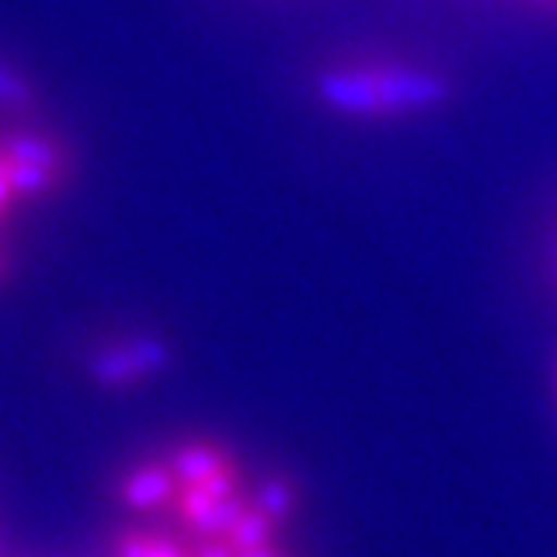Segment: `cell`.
Returning <instances> with one entry per match:
<instances>
[{"label":"cell","mask_w":557,"mask_h":557,"mask_svg":"<svg viewBox=\"0 0 557 557\" xmlns=\"http://www.w3.org/2000/svg\"><path fill=\"white\" fill-rule=\"evenodd\" d=\"M111 557H289L302 487L246 444L178 430L111 470Z\"/></svg>","instance_id":"6da1fadb"},{"label":"cell","mask_w":557,"mask_h":557,"mask_svg":"<svg viewBox=\"0 0 557 557\" xmlns=\"http://www.w3.org/2000/svg\"><path fill=\"white\" fill-rule=\"evenodd\" d=\"M77 175L82 151L71 128L21 67L0 61V289Z\"/></svg>","instance_id":"7a4b0ae2"},{"label":"cell","mask_w":557,"mask_h":557,"mask_svg":"<svg viewBox=\"0 0 557 557\" xmlns=\"http://www.w3.org/2000/svg\"><path fill=\"white\" fill-rule=\"evenodd\" d=\"M309 95L326 114L356 125H389L433 117L457 82L441 64L393 51H349L315 64Z\"/></svg>","instance_id":"3957f363"},{"label":"cell","mask_w":557,"mask_h":557,"mask_svg":"<svg viewBox=\"0 0 557 557\" xmlns=\"http://www.w3.org/2000/svg\"><path fill=\"white\" fill-rule=\"evenodd\" d=\"M175 363L172 336L148 326H111L91 333L82 346L85 383L104 393H135L145 389Z\"/></svg>","instance_id":"277c9868"},{"label":"cell","mask_w":557,"mask_h":557,"mask_svg":"<svg viewBox=\"0 0 557 557\" xmlns=\"http://www.w3.org/2000/svg\"><path fill=\"white\" fill-rule=\"evenodd\" d=\"M541 278L547 293L557 299V198L547 209L544 228H541Z\"/></svg>","instance_id":"5b68a950"}]
</instances>
